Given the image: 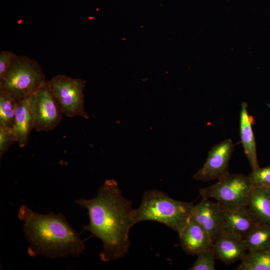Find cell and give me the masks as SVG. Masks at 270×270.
Masks as SVG:
<instances>
[{
  "mask_svg": "<svg viewBox=\"0 0 270 270\" xmlns=\"http://www.w3.org/2000/svg\"><path fill=\"white\" fill-rule=\"evenodd\" d=\"M76 203L87 210L89 223L83 231L100 239L101 260H118L127 254L130 242L129 233L136 224L132 203L122 195L117 182L107 180L91 199L76 200Z\"/></svg>",
  "mask_w": 270,
  "mask_h": 270,
  "instance_id": "obj_1",
  "label": "cell"
},
{
  "mask_svg": "<svg viewBox=\"0 0 270 270\" xmlns=\"http://www.w3.org/2000/svg\"><path fill=\"white\" fill-rule=\"evenodd\" d=\"M18 216L23 222L22 230L30 244L28 253L30 256L56 259L78 256L84 252V241L62 214H42L23 204L18 208Z\"/></svg>",
  "mask_w": 270,
  "mask_h": 270,
  "instance_id": "obj_2",
  "label": "cell"
},
{
  "mask_svg": "<svg viewBox=\"0 0 270 270\" xmlns=\"http://www.w3.org/2000/svg\"><path fill=\"white\" fill-rule=\"evenodd\" d=\"M194 204L176 200L157 189L144 192L140 206L134 210L135 224L155 221L172 229L178 234L192 218Z\"/></svg>",
  "mask_w": 270,
  "mask_h": 270,
  "instance_id": "obj_3",
  "label": "cell"
},
{
  "mask_svg": "<svg viewBox=\"0 0 270 270\" xmlns=\"http://www.w3.org/2000/svg\"><path fill=\"white\" fill-rule=\"evenodd\" d=\"M46 81L38 62L27 56H16L0 81V92L20 100L32 96Z\"/></svg>",
  "mask_w": 270,
  "mask_h": 270,
  "instance_id": "obj_4",
  "label": "cell"
},
{
  "mask_svg": "<svg viewBox=\"0 0 270 270\" xmlns=\"http://www.w3.org/2000/svg\"><path fill=\"white\" fill-rule=\"evenodd\" d=\"M253 186L248 176L228 172L215 184L200 188L199 194L215 199L223 210H234L248 206Z\"/></svg>",
  "mask_w": 270,
  "mask_h": 270,
  "instance_id": "obj_5",
  "label": "cell"
},
{
  "mask_svg": "<svg viewBox=\"0 0 270 270\" xmlns=\"http://www.w3.org/2000/svg\"><path fill=\"white\" fill-rule=\"evenodd\" d=\"M47 82L64 114L69 118L81 116L89 118L84 110L86 80L59 74L47 80Z\"/></svg>",
  "mask_w": 270,
  "mask_h": 270,
  "instance_id": "obj_6",
  "label": "cell"
},
{
  "mask_svg": "<svg viewBox=\"0 0 270 270\" xmlns=\"http://www.w3.org/2000/svg\"><path fill=\"white\" fill-rule=\"evenodd\" d=\"M30 108L37 132L52 131L62 120V109L47 81L31 96Z\"/></svg>",
  "mask_w": 270,
  "mask_h": 270,
  "instance_id": "obj_7",
  "label": "cell"
},
{
  "mask_svg": "<svg viewBox=\"0 0 270 270\" xmlns=\"http://www.w3.org/2000/svg\"><path fill=\"white\" fill-rule=\"evenodd\" d=\"M234 148V144L230 138L215 144L210 150L204 166L194 175L193 178L206 182L218 180L228 174Z\"/></svg>",
  "mask_w": 270,
  "mask_h": 270,
  "instance_id": "obj_8",
  "label": "cell"
},
{
  "mask_svg": "<svg viewBox=\"0 0 270 270\" xmlns=\"http://www.w3.org/2000/svg\"><path fill=\"white\" fill-rule=\"evenodd\" d=\"M192 217L208 232L213 244L225 232L222 209L217 202L202 198L194 206Z\"/></svg>",
  "mask_w": 270,
  "mask_h": 270,
  "instance_id": "obj_9",
  "label": "cell"
},
{
  "mask_svg": "<svg viewBox=\"0 0 270 270\" xmlns=\"http://www.w3.org/2000/svg\"><path fill=\"white\" fill-rule=\"evenodd\" d=\"M178 236L182 248L190 255H198L213 246L209 234L192 217Z\"/></svg>",
  "mask_w": 270,
  "mask_h": 270,
  "instance_id": "obj_10",
  "label": "cell"
},
{
  "mask_svg": "<svg viewBox=\"0 0 270 270\" xmlns=\"http://www.w3.org/2000/svg\"><path fill=\"white\" fill-rule=\"evenodd\" d=\"M212 248L216 259L226 264L242 261L246 254L244 238L226 232L213 244Z\"/></svg>",
  "mask_w": 270,
  "mask_h": 270,
  "instance_id": "obj_11",
  "label": "cell"
},
{
  "mask_svg": "<svg viewBox=\"0 0 270 270\" xmlns=\"http://www.w3.org/2000/svg\"><path fill=\"white\" fill-rule=\"evenodd\" d=\"M254 120L248 111V104L242 102L240 111V136L244 152L254 170L260 167L258 160L256 140L252 130Z\"/></svg>",
  "mask_w": 270,
  "mask_h": 270,
  "instance_id": "obj_12",
  "label": "cell"
},
{
  "mask_svg": "<svg viewBox=\"0 0 270 270\" xmlns=\"http://www.w3.org/2000/svg\"><path fill=\"white\" fill-rule=\"evenodd\" d=\"M248 208L256 224L270 225V188L253 186Z\"/></svg>",
  "mask_w": 270,
  "mask_h": 270,
  "instance_id": "obj_13",
  "label": "cell"
},
{
  "mask_svg": "<svg viewBox=\"0 0 270 270\" xmlns=\"http://www.w3.org/2000/svg\"><path fill=\"white\" fill-rule=\"evenodd\" d=\"M31 96L17 100L14 132L20 148L28 142L30 134L34 128V118L30 108Z\"/></svg>",
  "mask_w": 270,
  "mask_h": 270,
  "instance_id": "obj_14",
  "label": "cell"
},
{
  "mask_svg": "<svg viewBox=\"0 0 270 270\" xmlns=\"http://www.w3.org/2000/svg\"><path fill=\"white\" fill-rule=\"evenodd\" d=\"M225 232L244 238L256 224L251 217L248 206L234 210H222Z\"/></svg>",
  "mask_w": 270,
  "mask_h": 270,
  "instance_id": "obj_15",
  "label": "cell"
},
{
  "mask_svg": "<svg viewBox=\"0 0 270 270\" xmlns=\"http://www.w3.org/2000/svg\"><path fill=\"white\" fill-rule=\"evenodd\" d=\"M244 240L248 252L270 248V225L256 224Z\"/></svg>",
  "mask_w": 270,
  "mask_h": 270,
  "instance_id": "obj_16",
  "label": "cell"
},
{
  "mask_svg": "<svg viewBox=\"0 0 270 270\" xmlns=\"http://www.w3.org/2000/svg\"><path fill=\"white\" fill-rule=\"evenodd\" d=\"M237 270H270V248L248 252Z\"/></svg>",
  "mask_w": 270,
  "mask_h": 270,
  "instance_id": "obj_17",
  "label": "cell"
},
{
  "mask_svg": "<svg viewBox=\"0 0 270 270\" xmlns=\"http://www.w3.org/2000/svg\"><path fill=\"white\" fill-rule=\"evenodd\" d=\"M17 100L10 94L0 92V125L14 130Z\"/></svg>",
  "mask_w": 270,
  "mask_h": 270,
  "instance_id": "obj_18",
  "label": "cell"
},
{
  "mask_svg": "<svg viewBox=\"0 0 270 270\" xmlns=\"http://www.w3.org/2000/svg\"><path fill=\"white\" fill-rule=\"evenodd\" d=\"M198 258L190 270H215L216 253L212 247L202 252L198 255Z\"/></svg>",
  "mask_w": 270,
  "mask_h": 270,
  "instance_id": "obj_19",
  "label": "cell"
},
{
  "mask_svg": "<svg viewBox=\"0 0 270 270\" xmlns=\"http://www.w3.org/2000/svg\"><path fill=\"white\" fill-rule=\"evenodd\" d=\"M248 176L254 186L270 188V166L252 170Z\"/></svg>",
  "mask_w": 270,
  "mask_h": 270,
  "instance_id": "obj_20",
  "label": "cell"
},
{
  "mask_svg": "<svg viewBox=\"0 0 270 270\" xmlns=\"http://www.w3.org/2000/svg\"><path fill=\"white\" fill-rule=\"evenodd\" d=\"M16 142L14 130L0 125V158L8 150L10 146Z\"/></svg>",
  "mask_w": 270,
  "mask_h": 270,
  "instance_id": "obj_21",
  "label": "cell"
},
{
  "mask_svg": "<svg viewBox=\"0 0 270 270\" xmlns=\"http://www.w3.org/2000/svg\"><path fill=\"white\" fill-rule=\"evenodd\" d=\"M14 52L4 50L0 52V81H1L12 62L16 56Z\"/></svg>",
  "mask_w": 270,
  "mask_h": 270,
  "instance_id": "obj_22",
  "label": "cell"
}]
</instances>
